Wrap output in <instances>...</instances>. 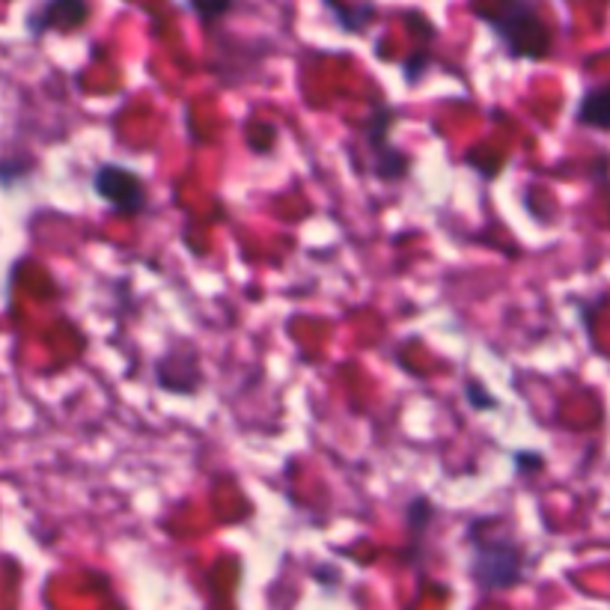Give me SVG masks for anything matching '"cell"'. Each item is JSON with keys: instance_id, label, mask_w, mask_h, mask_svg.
Segmentation results:
<instances>
[{"instance_id": "cell-1", "label": "cell", "mask_w": 610, "mask_h": 610, "mask_svg": "<svg viewBox=\"0 0 610 610\" xmlns=\"http://www.w3.org/2000/svg\"><path fill=\"white\" fill-rule=\"evenodd\" d=\"M467 549H471L467 575L486 596L516 590L528 580V549L521 539L509 533L507 524H500V518H474L467 524Z\"/></svg>"}, {"instance_id": "cell-2", "label": "cell", "mask_w": 610, "mask_h": 610, "mask_svg": "<svg viewBox=\"0 0 610 610\" xmlns=\"http://www.w3.org/2000/svg\"><path fill=\"white\" fill-rule=\"evenodd\" d=\"M467 10L492 31L509 60L539 63L554 48V31L549 21L542 19L536 3H528V0H495L492 3L488 0V3H471Z\"/></svg>"}, {"instance_id": "cell-3", "label": "cell", "mask_w": 610, "mask_h": 610, "mask_svg": "<svg viewBox=\"0 0 610 610\" xmlns=\"http://www.w3.org/2000/svg\"><path fill=\"white\" fill-rule=\"evenodd\" d=\"M93 194L120 217H140L149 208L144 177L120 161H102L93 173Z\"/></svg>"}, {"instance_id": "cell-4", "label": "cell", "mask_w": 610, "mask_h": 610, "mask_svg": "<svg viewBox=\"0 0 610 610\" xmlns=\"http://www.w3.org/2000/svg\"><path fill=\"white\" fill-rule=\"evenodd\" d=\"M158 391L173 396H194L203 387V363L188 340L170 346L156 361Z\"/></svg>"}, {"instance_id": "cell-5", "label": "cell", "mask_w": 610, "mask_h": 610, "mask_svg": "<svg viewBox=\"0 0 610 610\" xmlns=\"http://www.w3.org/2000/svg\"><path fill=\"white\" fill-rule=\"evenodd\" d=\"M93 15V7L83 0H48L24 15V31L31 39H45L48 33H78Z\"/></svg>"}, {"instance_id": "cell-6", "label": "cell", "mask_w": 610, "mask_h": 610, "mask_svg": "<svg viewBox=\"0 0 610 610\" xmlns=\"http://www.w3.org/2000/svg\"><path fill=\"white\" fill-rule=\"evenodd\" d=\"M575 123L605 135L610 128V87L608 83H596L587 93L580 95L578 111H575Z\"/></svg>"}, {"instance_id": "cell-7", "label": "cell", "mask_w": 610, "mask_h": 610, "mask_svg": "<svg viewBox=\"0 0 610 610\" xmlns=\"http://www.w3.org/2000/svg\"><path fill=\"white\" fill-rule=\"evenodd\" d=\"M325 12L349 36H363V33L370 31L375 15H379L375 3H337V0H325Z\"/></svg>"}, {"instance_id": "cell-8", "label": "cell", "mask_w": 610, "mask_h": 610, "mask_svg": "<svg viewBox=\"0 0 610 610\" xmlns=\"http://www.w3.org/2000/svg\"><path fill=\"white\" fill-rule=\"evenodd\" d=\"M432 518H434V507L432 500H429V495H414L411 500H408V507H405V524H408L411 542H408V554H403L405 563L420 551V542H423L426 530H429V524H432Z\"/></svg>"}, {"instance_id": "cell-9", "label": "cell", "mask_w": 610, "mask_h": 610, "mask_svg": "<svg viewBox=\"0 0 610 610\" xmlns=\"http://www.w3.org/2000/svg\"><path fill=\"white\" fill-rule=\"evenodd\" d=\"M411 173V156L399 146L387 144L373 152V177L382 182H403Z\"/></svg>"}, {"instance_id": "cell-10", "label": "cell", "mask_w": 610, "mask_h": 610, "mask_svg": "<svg viewBox=\"0 0 610 610\" xmlns=\"http://www.w3.org/2000/svg\"><path fill=\"white\" fill-rule=\"evenodd\" d=\"M394 123H396V108L387 102H375L373 104V114H370V123H366V146H370V152L375 149H382L387 146L391 140V132H394Z\"/></svg>"}, {"instance_id": "cell-11", "label": "cell", "mask_w": 610, "mask_h": 610, "mask_svg": "<svg viewBox=\"0 0 610 610\" xmlns=\"http://www.w3.org/2000/svg\"><path fill=\"white\" fill-rule=\"evenodd\" d=\"M274 144H278V125L253 120V128H248L250 152H257V156H271Z\"/></svg>"}, {"instance_id": "cell-12", "label": "cell", "mask_w": 610, "mask_h": 610, "mask_svg": "<svg viewBox=\"0 0 610 610\" xmlns=\"http://www.w3.org/2000/svg\"><path fill=\"white\" fill-rule=\"evenodd\" d=\"M432 66V52L426 45H417L411 52V57L403 60V78L405 83H417V78H423V72Z\"/></svg>"}, {"instance_id": "cell-13", "label": "cell", "mask_w": 610, "mask_h": 610, "mask_svg": "<svg viewBox=\"0 0 610 610\" xmlns=\"http://www.w3.org/2000/svg\"><path fill=\"white\" fill-rule=\"evenodd\" d=\"M188 12L197 15L206 27L217 24L227 12H233V0H217V3H188Z\"/></svg>"}, {"instance_id": "cell-14", "label": "cell", "mask_w": 610, "mask_h": 610, "mask_svg": "<svg viewBox=\"0 0 610 610\" xmlns=\"http://www.w3.org/2000/svg\"><path fill=\"white\" fill-rule=\"evenodd\" d=\"M465 399L467 405L474 408L476 414H486V411H497V399L492 396V391H486L479 382H467L465 387Z\"/></svg>"}, {"instance_id": "cell-15", "label": "cell", "mask_w": 610, "mask_h": 610, "mask_svg": "<svg viewBox=\"0 0 610 610\" xmlns=\"http://www.w3.org/2000/svg\"><path fill=\"white\" fill-rule=\"evenodd\" d=\"M518 474H533V471H542L545 467V455L536 453V450H521V453L512 455Z\"/></svg>"}, {"instance_id": "cell-16", "label": "cell", "mask_w": 610, "mask_h": 610, "mask_svg": "<svg viewBox=\"0 0 610 610\" xmlns=\"http://www.w3.org/2000/svg\"><path fill=\"white\" fill-rule=\"evenodd\" d=\"M592 179H596V188H599V191L608 188V156H605V152L596 156V161H592Z\"/></svg>"}]
</instances>
